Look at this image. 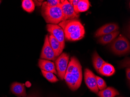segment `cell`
<instances>
[{
    "label": "cell",
    "instance_id": "cell-6",
    "mask_svg": "<svg viewBox=\"0 0 130 97\" xmlns=\"http://www.w3.org/2000/svg\"><path fill=\"white\" fill-rule=\"evenodd\" d=\"M47 31L59 42L62 48L65 47V34L62 28L57 24H47Z\"/></svg>",
    "mask_w": 130,
    "mask_h": 97
},
{
    "label": "cell",
    "instance_id": "cell-21",
    "mask_svg": "<svg viewBox=\"0 0 130 97\" xmlns=\"http://www.w3.org/2000/svg\"><path fill=\"white\" fill-rule=\"evenodd\" d=\"M43 76L50 82L52 83H55L58 81V80L57 76L52 72L45 71L43 70H41Z\"/></svg>",
    "mask_w": 130,
    "mask_h": 97
},
{
    "label": "cell",
    "instance_id": "cell-18",
    "mask_svg": "<svg viewBox=\"0 0 130 97\" xmlns=\"http://www.w3.org/2000/svg\"><path fill=\"white\" fill-rule=\"evenodd\" d=\"M85 29L80 30L74 33H71L68 35L65 36V37L68 40L72 41H78L82 39L85 35Z\"/></svg>",
    "mask_w": 130,
    "mask_h": 97
},
{
    "label": "cell",
    "instance_id": "cell-19",
    "mask_svg": "<svg viewBox=\"0 0 130 97\" xmlns=\"http://www.w3.org/2000/svg\"><path fill=\"white\" fill-rule=\"evenodd\" d=\"M22 6L23 9L28 13H32L35 9V4L32 0H23Z\"/></svg>",
    "mask_w": 130,
    "mask_h": 97
},
{
    "label": "cell",
    "instance_id": "cell-10",
    "mask_svg": "<svg viewBox=\"0 0 130 97\" xmlns=\"http://www.w3.org/2000/svg\"><path fill=\"white\" fill-rule=\"evenodd\" d=\"M119 27L117 24L115 23H109L99 28L95 33V37H101L104 35L118 31Z\"/></svg>",
    "mask_w": 130,
    "mask_h": 97
},
{
    "label": "cell",
    "instance_id": "cell-1",
    "mask_svg": "<svg viewBox=\"0 0 130 97\" xmlns=\"http://www.w3.org/2000/svg\"><path fill=\"white\" fill-rule=\"evenodd\" d=\"M82 66L76 57H71L64 79L71 90L75 91L80 87L82 81Z\"/></svg>",
    "mask_w": 130,
    "mask_h": 97
},
{
    "label": "cell",
    "instance_id": "cell-13",
    "mask_svg": "<svg viewBox=\"0 0 130 97\" xmlns=\"http://www.w3.org/2000/svg\"><path fill=\"white\" fill-rule=\"evenodd\" d=\"M48 37L50 44L52 49L54 51L55 56L57 57L62 54L63 49L62 48L59 42L52 34L50 33V35L48 36Z\"/></svg>",
    "mask_w": 130,
    "mask_h": 97
},
{
    "label": "cell",
    "instance_id": "cell-9",
    "mask_svg": "<svg viewBox=\"0 0 130 97\" xmlns=\"http://www.w3.org/2000/svg\"><path fill=\"white\" fill-rule=\"evenodd\" d=\"M48 36V35H46L45 37L44 44L40 55V59L55 61L57 57L55 56L54 51L50 44Z\"/></svg>",
    "mask_w": 130,
    "mask_h": 97
},
{
    "label": "cell",
    "instance_id": "cell-25",
    "mask_svg": "<svg viewBox=\"0 0 130 97\" xmlns=\"http://www.w3.org/2000/svg\"><path fill=\"white\" fill-rule=\"evenodd\" d=\"M126 76H127V79L128 81L130 80V68H128L126 69Z\"/></svg>",
    "mask_w": 130,
    "mask_h": 97
},
{
    "label": "cell",
    "instance_id": "cell-5",
    "mask_svg": "<svg viewBox=\"0 0 130 97\" xmlns=\"http://www.w3.org/2000/svg\"><path fill=\"white\" fill-rule=\"evenodd\" d=\"M69 54L63 52L57 57L55 61V65L57 74L62 80L64 79L69 60Z\"/></svg>",
    "mask_w": 130,
    "mask_h": 97
},
{
    "label": "cell",
    "instance_id": "cell-4",
    "mask_svg": "<svg viewBox=\"0 0 130 97\" xmlns=\"http://www.w3.org/2000/svg\"><path fill=\"white\" fill-rule=\"evenodd\" d=\"M58 25L63 30L65 37L85 28L80 20L77 19L62 21Z\"/></svg>",
    "mask_w": 130,
    "mask_h": 97
},
{
    "label": "cell",
    "instance_id": "cell-27",
    "mask_svg": "<svg viewBox=\"0 0 130 97\" xmlns=\"http://www.w3.org/2000/svg\"><path fill=\"white\" fill-rule=\"evenodd\" d=\"M1 1H0V4H1Z\"/></svg>",
    "mask_w": 130,
    "mask_h": 97
},
{
    "label": "cell",
    "instance_id": "cell-22",
    "mask_svg": "<svg viewBox=\"0 0 130 97\" xmlns=\"http://www.w3.org/2000/svg\"><path fill=\"white\" fill-rule=\"evenodd\" d=\"M64 1V0H48L46 2H43L42 6L46 7H56L60 6Z\"/></svg>",
    "mask_w": 130,
    "mask_h": 97
},
{
    "label": "cell",
    "instance_id": "cell-11",
    "mask_svg": "<svg viewBox=\"0 0 130 97\" xmlns=\"http://www.w3.org/2000/svg\"><path fill=\"white\" fill-rule=\"evenodd\" d=\"M25 84L19 82H14L10 86V91L12 94L18 97H26L27 96Z\"/></svg>",
    "mask_w": 130,
    "mask_h": 97
},
{
    "label": "cell",
    "instance_id": "cell-16",
    "mask_svg": "<svg viewBox=\"0 0 130 97\" xmlns=\"http://www.w3.org/2000/svg\"><path fill=\"white\" fill-rule=\"evenodd\" d=\"M119 92L114 87H109L103 90H100L98 92L99 97H114L119 95Z\"/></svg>",
    "mask_w": 130,
    "mask_h": 97
},
{
    "label": "cell",
    "instance_id": "cell-26",
    "mask_svg": "<svg viewBox=\"0 0 130 97\" xmlns=\"http://www.w3.org/2000/svg\"><path fill=\"white\" fill-rule=\"evenodd\" d=\"M26 97H39L37 94H30L28 95H27Z\"/></svg>",
    "mask_w": 130,
    "mask_h": 97
},
{
    "label": "cell",
    "instance_id": "cell-3",
    "mask_svg": "<svg viewBox=\"0 0 130 97\" xmlns=\"http://www.w3.org/2000/svg\"><path fill=\"white\" fill-rule=\"evenodd\" d=\"M110 48L112 52L117 55L125 54L130 52V42L125 37L120 35L112 42Z\"/></svg>",
    "mask_w": 130,
    "mask_h": 97
},
{
    "label": "cell",
    "instance_id": "cell-12",
    "mask_svg": "<svg viewBox=\"0 0 130 97\" xmlns=\"http://www.w3.org/2000/svg\"><path fill=\"white\" fill-rule=\"evenodd\" d=\"M38 65L41 70L52 72L54 74L57 75L55 64L50 61L44 59H39Z\"/></svg>",
    "mask_w": 130,
    "mask_h": 97
},
{
    "label": "cell",
    "instance_id": "cell-7",
    "mask_svg": "<svg viewBox=\"0 0 130 97\" xmlns=\"http://www.w3.org/2000/svg\"><path fill=\"white\" fill-rule=\"evenodd\" d=\"M84 79L85 84L91 91L95 94H98L99 89L97 86L96 76L92 71L88 68L85 70Z\"/></svg>",
    "mask_w": 130,
    "mask_h": 97
},
{
    "label": "cell",
    "instance_id": "cell-23",
    "mask_svg": "<svg viewBox=\"0 0 130 97\" xmlns=\"http://www.w3.org/2000/svg\"><path fill=\"white\" fill-rule=\"evenodd\" d=\"M97 79V86L98 88L100 90H103L107 88V84H106L105 81L101 77L96 76Z\"/></svg>",
    "mask_w": 130,
    "mask_h": 97
},
{
    "label": "cell",
    "instance_id": "cell-8",
    "mask_svg": "<svg viewBox=\"0 0 130 97\" xmlns=\"http://www.w3.org/2000/svg\"><path fill=\"white\" fill-rule=\"evenodd\" d=\"M60 7L63 15V21L76 19L79 17V15L77 14L74 11L73 6L67 0L64 1L60 5Z\"/></svg>",
    "mask_w": 130,
    "mask_h": 97
},
{
    "label": "cell",
    "instance_id": "cell-14",
    "mask_svg": "<svg viewBox=\"0 0 130 97\" xmlns=\"http://www.w3.org/2000/svg\"><path fill=\"white\" fill-rule=\"evenodd\" d=\"M115 72L114 66L109 63L105 62L98 71L99 73L103 75L110 76L113 75Z\"/></svg>",
    "mask_w": 130,
    "mask_h": 97
},
{
    "label": "cell",
    "instance_id": "cell-20",
    "mask_svg": "<svg viewBox=\"0 0 130 97\" xmlns=\"http://www.w3.org/2000/svg\"><path fill=\"white\" fill-rule=\"evenodd\" d=\"M90 3L88 0H79L77 5L78 11L84 12L87 11L90 7Z\"/></svg>",
    "mask_w": 130,
    "mask_h": 97
},
{
    "label": "cell",
    "instance_id": "cell-2",
    "mask_svg": "<svg viewBox=\"0 0 130 97\" xmlns=\"http://www.w3.org/2000/svg\"><path fill=\"white\" fill-rule=\"evenodd\" d=\"M41 13L48 24H59L63 21V15L60 6L54 7L42 6Z\"/></svg>",
    "mask_w": 130,
    "mask_h": 97
},
{
    "label": "cell",
    "instance_id": "cell-17",
    "mask_svg": "<svg viewBox=\"0 0 130 97\" xmlns=\"http://www.w3.org/2000/svg\"><path fill=\"white\" fill-rule=\"evenodd\" d=\"M106 62L99 55L97 52L95 51L93 54L92 63L93 67L98 73L99 70Z\"/></svg>",
    "mask_w": 130,
    "mask_h": 97
},
{
    "label": "cell",
    "instance_id": "cell-24",
    "mask_svg": "<svg viewBox=\"0 0 130 97\" xmlns=\"http://www.w3.org/2000/svg\"><path fill=\"white\" fill-rule=\"evenodd\" d=\"M79 1V0H72V1L69 0L68 1L70 4L73 6L74 11L77 14H79V13L78 11V8H77V5Z\"/></svg>",
    "mask_w": 130,
    "mask_h": 97
},
{
    "label": "cell",
    "instance_id": "cell-15",
    "mask_svg": "<svg viewBox=\"0 0 130 97\" xmlns=\"http://www.w3.org/2000/svg\"><path fill=\"white\" fill-rule=\"evenodd\" d=\"M119 33V31L118 30L111 33L104 35L99 38L98 39V42L100 44L103 45L110 43L116 38Z\"/></svg>",
    "mask_w": 130,
    "mask_h": 97
}]
</instances>
